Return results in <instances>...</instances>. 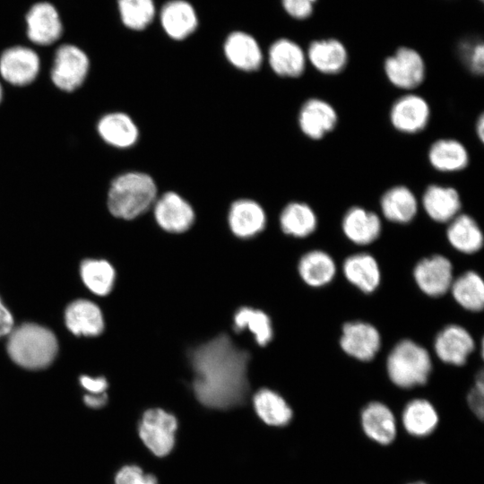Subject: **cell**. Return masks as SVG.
I'll return each instance as SVG.
<instances>
[{
    "label": "cell",
    "instance_id": "cell-1",
    "mask_svg": "<svg viewBox=\"0 0 484 484\" xmlns=\"http://www.w3.org/2000/svg\"><path fill=\"white\" fill-rule=\"evenodd\" d=\"M192 387L197 400L212 409L241 405L247 395L249 353L221 333L189 352Z\"/></svg>",
    "mask_w": 484,
    "mask_h": 484
},
{
    "label": "cell",
    "instance_id": "cell-2",
    "mask_svg": "<svg viewBox=\"0 0 484 484\" xmlns=\"http://www.w3.org/2000/svg\"><path fill=\"white\" fill-rule=\"evenodd\" d=\"M5 351L18 367L39 371L49 367L56 359L59 341L48 326L26 321L14 326L6 336Z\"/></svg>",
    "mask_w": 484,
    "mask_h": 484
},
{
    "label": "cell",
    "instance_id": "cell-3",
    "mask_svg": "<svg viewBox=\"0 0 484 484\" xmlns=\"http://www.w3.org/2000/svg\"><path fill=\"white\" fill-rule=\"evenodd\" d=\"M156 199L157 186L153 178L143 172L131 171L112 181L107 204L114 217L133 220L149 210Z\"/></svg>",
    "mask_w": 484,
    "mask_h": 484
},
{
    "label": "cell",
    "instance_id": "cell-4",
    "mask_svg": "<svg viewBox=\"0 0 484 484\" xmlns=\"http://www.w3.org/2000/svg\"><path fill=\"white\" fill-rule=\"evenodd\" d=\"M432 370L429 352L414 341L397 342L386 359V372L396 386L409 389L425 385Z\"/></svg>",
    "mask_w": 484,
    "mask_h": 484
},
{
    "label": "cell",
    "instance_id": "cell-5",
    "mask_svg": "<svg viewBox=\"0 0 484 484\" xmlns=\"http://www.w3.org/2000/svg\"><path fill=\"white\" fill-rule=\"evenodd\" d=\"M90 67L85 52L75 45H61L55 53L51 80L60 90L73 91L84 82Z\"/></svg>",
    "mask_w": 484,
    "mask_h": 484
},
{
    "label": "cell",
    "instance_id": "cell-6",
    "mask_svg": "<svg viewBox=\"0 0 484 484\" xmlns=\"http://www.w3.org/2000/svg\"><path fill=\"white\" fill-rule=\"evenodd\" d=\"M177 428L176 418L162 409L146 411L139 424V436L144 445L157 456L167 455L175 444Z\"/></svg>",
    "mask_w": 484,
    "mask_h": 484
},
{
    "label": "cell",
    "instance_id": "cell-7",
    "mask_svg": "<svg viewBox=\"0 0 484 484\" xmlns=\"http://www.w3.org/2000/svg\"><path fill=\"white\" fill-rule=\"evenodd\" d=\"M384 71L394 87L406 91L418 88L426 76V65L421 55L407 47L399 48L385 60Z\"/></svg>",
    "mask_w": 484,
    "mask_h": 484
},
{
    "label": "cell",
    "instance_id": "cell-8",
    "mask_svg": "<svg viewBox=\"0 0 484 484\" xmlns=\"http://www.w3.org/2000/svg\"><path fill=\"white\" fill-rule=\"evenodd\" d=\"M67 331L76 337L95 338L105 330V317L94 301L79 298L67 303L63 312Z\"/></svg>",
    "mask_w": 484,
    "mask_h": 484
},
{
    "label": "cell",
    "instance_id": "cell-9",
    "mask_svg": "<svg viewBox=\"0 0 484 484\" xmlns=\"http://www.w3.org/2000/svg\"><path fill=\"white\" fill-rule=\"evenodd\" d=\"M413 279L427 296L438 298L449 291L454 281L453 264L442 255L419 260L413 268Z\"/></svg>",
    "mask_w": 484,
    "mask_h": 484
},
{
    "label": "cell",
    "instance_id": "cell-10",
    "mask_svg": "<svg viewBox=\"0 0 484 484\" xmlns=\"http://www.w3.org/2000/svg\"><path fill=\"white\" fill-rule=\"evenodd\" d=\"M340 346L348 356L368 362L376 357L381 348V335L369 323L347 322L341 329Z\"/></svg>",
    "mask_w": 484,
    "mask_h": 484
},
{
    "label": "cell",
    "instance_id": "cell-11",
    "mask_svg": "<svg viewBox=\"0 0 484 484\" xmlns=\"http://www.w3.org/2000/svg\"><path fill=\"white\" fill-rule=\"evenodd\" d=\"M389 118L398 132L417 134L427 127L430 118V108L422 96L408 93L393 103Z\"/></svg>",
    "mask_w": 484,
    "mask_h": 484
},
{
    "label": "cell",
    "instance_id": "cell-12",
    "mask_svg": "<svg viewBox=\"0 0 484 484\" xmlns=\"http://www.w3.org/2000/svg\"><path fill=\"white\" fill-rule=\"evenodd\" d=\"M40 60L31 48L14 46L5 49L0 56V74L9 83L24 86L38 76Z\"/></svg>",
    "mask_w": 484,
    "mask_h": 484
},
{
    "label": "cell",
    "instance_id": "cell-13",
    "mask_svg": "<svg viewBox=\"0 0 484 484\" xmlns=\"http://www.w3.org/2000/svg\"><path fill=\"white\" fill-rule=\"evenodd\" d=\"M157 224L169 233H183L194 221V212L191 204L175 192H167L157 198L153 204Z\"/></svg>",
    "mask_w": 484,
    "mask_h": 484
},
{
    "label": "cell",
    "instance_id": "cell-14",
    "mask_svg": "<svg viewBox=\"0 0 484 484\" xmlns=\"http://www.w3.org/2000/svg\"><path fill=\"white\" fill-rule=\"evenodd\" d=\"M475 349L474 339L462 326L449 324L435 337L434 350L444 363L462 366Z\"/></svg>",
    "mask_w": 484,
    "mask_h": 484
},
{
    "label": "cell",
    "instance_id": "cell-15",
    "mask_svg": "<svg viewBox=\"0 0 484 484\" xmlns=\"http://www.w3.org/2000/svg\"><path fill=\"white\" fill-rule=\"evenodd\" d=\"M27 36L40 46L56 42L62 35L63 25L56 7L48 2L33 4L26 14Z\"/></svg>",
    "mask_w": 484,
    "mask_h": 484
},
{
    "label": "cell",
    "instance_id": "cell-16",
    "mask_svg": "<svg viewBox=\"0 0 484 484\" xmlns=\"http://www.w3.org/2000/svg\"><path fill=\"white\" fill-rule=\"evenodd\" d=\"M298 120L299 128L306 136L312 140H321L334 130L338 115L326 100L311 98L300 108Z\"/></svg>",
    "mask_w": 484,
    "mask_h": 484
},
{
    "label": "cell",
    "instance_id": "cell-17",
    "mask_svg": "<svg viewBox=\"0 0 484 484\" xmlns=\"http://www.w3.org/2000/svg\"><path fill=\"white\" fill-rule=\"evenodd\" d=\"M341 229L352 243L367 246L379 238L382 222L376 212L360 206H353L343 215Z\"/></svg>",
    "mask_w": 484,
    "mask_h": 484
},
{
    "label": "cell",
    "instance_id": "cell-18",
    "mask_svg": "<svg viewBox=\"0 0 484 484\" xmlns=\"http://www.w3.org/2000/svg\"><path fill=\"white\" fill-rule=\"evenodd\" d=\"M421 203L427 215L438 223L449 222L462 208L460 194L455 188L435 184L425 189Z\"/></svg>",
    "mask_w": 484,
    "mask_h": 484
},
{
    "label": "cell",
    "instance_id": "cell-19",
    "mask_svg": "<svg viewBox=\"0 0 484 484\" xmlns=\"http://www.w3.org/2000/svg\"><path fill=\"white\" fill-rule=\"evenodd\" d=\"M228 222L236 237L250 238L264 229L266 215L263 207L255 201L239 199L230 205Z\"/></svg>",
    "mask_w": 484,
    "mask_h": 484
},
{
    "label": "cell",
    "instance_id": "cell-20",
    "mask_svg": "<svg viewBox=\"0 0 484 484\" xmlns=\"http://www.w3.org/2000/svg\"><path fill=\"white\" fill-rule=\"evenodd\" d=\"M342 273L351 285L365 294L376 291L381 282L378 262L368 253L348 256L342 264Z\"/></svg>",
    "mask_w": 484,
    "mask_h": 484
},
{
    "label": "cell",
    "instance_id": "cell-21",
    "mask_svg": "<svg viewBox=\"0 0 484 484\" xmlns=\"http://www.w3.org/2000/svg\"><path fill=\"white\" fill-rule=\"evenodd\" d=\"M160 19L166 34L176 40L187 38L198 25L194 8L185 0L167 2L160 10Z\"/></svg>",
    "mask_w": 484,
    "mask_h": 484
},
{
    "label": "cell",
    "instance_id": "cell-22",
    "mask_svg": "<svg viewBox=\"0 0 484 484\" xmlns=\"http://www.w3.org/2000/svg\"><path fill=\"white\" fill-rule=\"evenodd\" d=\"M224 54L236 68L253 72L260 68L263 53L256 39L244 31L231 32L224 43Z\"/></svg>",
    "mask_w": 484,
    "mask_h": 484
},
{
    "label": "cell",
    "instance_id": "cell-23",
    "mask_svg": "<svg viewBox=\"0 0 484 484\" xmlns=\"http://www.w3.org/2000/svg\"><path fill=\"white\" fill-rule=\"evenodd\" d=\"M268 59L272 71L282 77H299L306 68L307 58L303 49L288 39H280L271 45Z\"/></svg>",
    "mask_w": 484,
    "mask_h": 484
},
{
    "label": "cell",
    "instance_id": "cell-24",
    "mask_svg": "<svg viewBox=\"0 0 484 484\" xmlns=\"http://www.w3.org/2000/svg\"><path fill=\"white\" fill-rule=\"evenodd\" d=\"M307 58L318 72L329 75L341 73L349 60L345 46L335 39L313 41L307 49Z\"/></svg>",
    "mask_w": 484,
    "mask_h": 484
},
{
    "label": "cell",
    "instance_id": "cell-25",
    "mask_svg": "<svg viewBox=\"0 0 484 484\" xmlns=\"http://www.w3.org/2000/svg\"><path fill=\"white\" fill-rule=\"evenodd\" d=\"M383 216L398 224L411 222L417 215L419 203L413 192L405 186L387 189L380 199Z\"/></svg>",
    "mask_w": 484,
    "mask_h": 484
},
{
    "label": "cell",
    "instance_id": "cell-26",
    "mask_svg": "<svg viewBox=\"0 0 484 484\" xmlns=\"http://www.w3.org/2000/svg\"><path fill=\"white\" fill-rule=\"evenodd\" d=\"M78 275L83 287L98 297L108 296L116 281V270L103 258L86 257L78 266Z\"/></svg>",
    "mask_w": 484,
    "mask_h": 484
},
{
    "label": "cell",
    "instance_id": "cell-27",
    "mask_svg": "<svg viewBox=\"0 0 484 484\" xmlns=\"http://www.w3.org/2000/svg\"><path fill=\"white\" fill-rule=\"evenodd\" d=\"M361 423L366 435L381 445H388L395 437L394 416L384 403H368L361 412Z\"/></svg>",
    "mask_w": 484,
    "mask_h": 484
},
{
    "label": "cell",
    "instance_id": "cell-28",
    "mask_svg": "<svg viewBox=\"0 0 484 484\" xmlns=\"http://www.w3.org/2000/svg\"><path fill=\"white\" fill-rule=\"evenodd\" d=\"M298 272L302 281L312 288L329 284L335 277L337 266L333 258L323 250H311L298 261Z\"/></svg>",
    "mask_w": 484,
    "mask_h": 484
},
{
    "label": "cell",
    "instance_id": "cell-29",
    "mask_svg": "<svg viewBox=\"0 0 484 484\" xmlns=\"http://www.w3.org/2000/svg\"><path fill=\"white\" fill-rule=\"evenodd\" d=\"M97 129L107 143L117 148L133 146L139 136L135 123L123 112H112L103 116L98 122Z\"/></svg>",
    "mask_w": 484,
    "mask_h": 484
},
{
    "label": "cell",
    "instance_id": "cell-30",
    "mask_svg": "<svg viewBox=\"0 0 484 484\" xmlns=\"http://www.w3.org/2000/svg\"><path fill=\"white\" fill-rule=\"evenodd\" d=\"M446 238L458 252L472 255L483 246V233L477 221L468 214L459 213L448 222Z\"/></svg>",
    "mask_w": 484,
    "mask_h": 484
},
{
    "label": "cell",
    "instance_id": "cell-31",
    "mask_svg": "<svg viewBox=\"0 0 484 484\" xmlns=\"http://www.w3.org/2000/svg\"><path fill=\"white\" fill-rule=\"evenodd\" d=\"M430 165L440 172H457L470 161L466 147L458 140L443 138L435 141L428 151Z\"/></svg>",
    "mask_w": 484,
    "mask_h": 484
},
{
    "label": "cell",
    "instance_id": "cell-32",
    "mask_svg": "<svg viewBox=\"0 0 484 484\" xmlns=\"http://www.w3.org/2000/svg\"><path fill=\"white\" fill-rule=\"evenodd\" d=\"M280 226L285 234L302 238L314 233L317 217L307 203L291 202L281 212Z\"/></svg>",
    "mask_w": 484,
    "mask_h": 484
},
{
    "label": "cell",
    "instance_id": "cell-33",
    "mask_svg": "<svg viewBox=\"0 0 484 484\" xmlns=\"http://www.w3.org/2000/svg\"><path fill=\"white\" fill-rule=\"evenodd\" d=\"M455 302L471 312H480L484 307V281L474 271H467L454 279L449 290Z\"/></svg>",
    "mask_w": 484,
    "mask_h": 484
},
{
    "label": "cell",
    "instance_id": "cell-34",
    "mask_svg": "<svg viewBox=\"0 0 484 484\" xmlns=\"http://www.w3.org/2000/svg\"><path fill=\"white\" fill-rule=\"evenodd\" d=\"M253 403L259 418L268 425L284 426L292 418V411L286 401L272 390L263 388L257 391Z\"/></svg>",
    "mask_w": 484,
    "mask_h": 484
},
{
    "label": "cell",
    "instance_id": "cell-35",
    "mask_svg": "<svg viewBox=\"0 0 484 484\" xmlns=\"http://www.w3.org/2000/svg\"><path fill=\"white\" fill-rule=\"evenodd\" d=\"M438 416L434 406L425 399H415L406 404L402 423L411 435L424 436L435 429Z\"/></svg>",
    "mask_w": 484,
    "mask_h": 484
},
{
    "label": "cell",
    "instance_id": "cell-36",
    "mask_svg": "<svg viewBox=\"0 0 484 484\" xmlns=\"http://www.w3.org/2000/svg\"><path fill=\"white\" fill-rule=\"evenodd\" d=\"M236 332L248 330L259 346L267 345L272 339L273 331L270 317L264 312L249 307L239 308L234 315Z\"/></svg>",
    "mask_w": 484,
    "mask_h": 484
},
{
    "label": "cell",
    "instance_id": "cell-37",
    "mask_svg": "<svg viewBox=\"0 0 484 484\" xmlns=\"http://www.w3.org/2000/svg\"><path fill=\"white\" fill-rule=\"evenodd\" d=\"M117 6L123 24L134 30H144L155 17L153 0H117Z\"/></svg>",
    "mask_w": 484,
    "mask_h": 484
},
{
    "label": "cell",
    "instance_id": "cell-38",
    "mask_svg": "<svg viewBox=\"0 0 484 484\" xmlns=\"http://www.w3.org/2000/svg\"><path fill=\"white\" fill-rule=\"evenodd\" d=\"M462 59L476 75H482L484 71V46L480 39H466L459 46Z\"/></svg>",
    "mask_w": 484,
    "mask_h": 484
},
{
    "label": "cell",
    "instance_id": "cell-39",
    "mask_svg": "<svg viewBox=\"0 0 484 484\" xmlns=\"http://www.w3.org/2000/svg\"><path fill=\"white\" fill-rule=\"evenodd\" d=\"M114 484H158V482L153 475L145 474L140 467L125 465L116 474Z\"/></svg>",
    "mask_w": 484,
    "mask_h": 484
},
{
    "label": "cell",
    "instance_id": "cell-40",
    "mask_svg": "<svg viewBox=\"0 0 484 484\" xmlns=\"http://www.w3.org/2000/svg\"><path fill=\"white\" fill-rule=\"evenodd\" d=\"M484 376L480 371L473 387L470 390L467 402L471 411L481 420L483 419Z\"/></svg>",
    "mask_w": 484,
    "mask_h": 484
},
{
    "label": "cell",
    "instance_id": "cell-41",
    "mask_svg": "<svg viewBox=\"0 0 484 484\" xmlns=\"http://www.w3.org/2000/svg\"><path fill=\"white\" fill-rule=\"evenodd\" d=\"M284 10L292 18L305 20L310 17L316 0H281Z\"/></svg>",
    "mask_w": 484,
    "mask_h": 484
},
{
    "label": "cell",
    "instance_id": "cell-42",
    "mask_svg": "<svg viewBox=\"0 0 484 484\" xmlns=\"http://www.w3.org/2000/svg\"><path fill=\"white\" fill-rule=\"evenodd\" d=\"M80 386L85 390L86 393L99 394L107 393L108 382L104 376H91L82 374L79 376Z\"/></svg>",
    "mask_w": 484,
    "mask_h": 484
},
{
    "label": "cell",
    "instance_id": "cell-43",
    "mask_svg": "<svg viewBox=\"0 0 484 484\" xmlns=\"http://www.w3.org/2000/svg\"><path fill=\"white\" fill-rule=\"evenodd\" d=\"M15 326V318L0 294V339L6 337Z\"/></svg>",
    "mask_w": 484,
    "mask_h": 484
},
{
    "label": "cell",
    "instance_id": "cell-44",
    "mask_svg": "<svg viewBox=\"0 0 484 484\" xmlns=\"http://www.w3.org/2000/svg\"><path fill=\"white\" fill-rule=\"evenodd\" d=\"M108 401V396L107 393L91 394L84 393L82 396V402L90 409L98 410L104 407Z\"/></svg>",
    "mask_w": 484,
    "mask_h": 484
},
{
    "label": "cell",
    "instance_id": "cell-45",
    "mask_svg": "<svg viewBox=\"0 0 484 484\" xmlns=\"http://www.w3.org/2000/svg\"><path fill=\"white\" fill-rule=\"evenodd\" d=\"M476 133L480 142L484 139V116L481 114L476 124Z\"/></svg>",
    "mask_w": 484,
    "mask_h": 484
},
{
    "label": "cell",
    "instance_id": "cell-46",
    "mask_svg": "<svg viewBox=\"0 0 484 484\" xmlns=\"http://www.w3.org/2000/svg\"><path fill=\"white\" fill-rule=\"evenodd\" d=\"M2 98H3V89H2V85L0 83V102L2 100Z\"/></svg>",
    "mask_w": 484,
    "mask_h": 484
},
{
    "label": "cell",
    "instance_id": "cell-47",
    "mask_svg": "<svg viewBox=\"0 0 484 484\" xmlns=\"http://www.w3.org/2000/svg\"><path fill=\"white\" fill-rule=\"evenodd\" d=\"M411 484H426V483H424V482H419H419L411 483Z\"/></svg>",
    "mask_w": 484,
    "mask_h": 484
},
{
    "label": "cell",
    "instance_id": "cell-48",
    "mask_svg": "<svg viewBox=\"0 0 484 484\" xmlns=\"http://www.w3.org/2000/svg\"><path fill=\"white\" fill-rule=\"evenodd\" d=\"M482 1V0H481Z\"/></svg>",
    "mask_w": 484,
    "mask_h": 484
}]
</instances>
